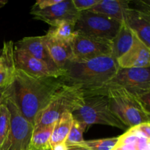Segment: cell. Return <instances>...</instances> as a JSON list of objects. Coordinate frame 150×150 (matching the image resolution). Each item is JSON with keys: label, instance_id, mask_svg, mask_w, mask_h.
<instances>
[{"label": "cell", "instance_id": "9a60e30c", "mask_svg": "<svg viewBox=\"0 0 150 150\" xmlns=\"http://www.w3.org/2000/svg\"><path fill=\"white\" fill-rule=\"evenodd\" d=\"M44 37L53 62L59 70H63L66 64L73 59V51L70 43L59 40L47 34Z\"/></svg>", "mask_w": 150, "mask_h": 150}, {"label": "cell", "instance_id": "8992f818", "mask_svg": "<svg viewBox=\"0 0 150 150\" xmlns=\"http://www.w3.org/2000/svg\"><path fill=\"white\" fill-rule=\"evenodd\" d=\"M2 101L10 113V129L0 150H31L34 125L22 114L7 86L3 92Z\"/></svg>", "mask_w": 150, "mask_h": 150}, {"label": "cell", "instance_id": "6da1fadb", "mask_svg": "<svg viewBox=\"0 0 150 150\" xmlns=\"http://www.w3.org/2000/svg\"><path fill=\"white\" fill-rule=\"evenodd\" d=\"M64 84L62 76L36 77L16 68L13 82L7 87L22 114L34 125L38 114Z\"/></svg>", "mask_w": 150, "mask_h": 150}, {"label": "cell", "instance_id": "e0dca14e", "mask_svg": "<svg viewBox=\"0 0 150 150\" xmlns=\"http://www.w3.org/2000/svg\"><path fill=\"white\" fill-rule=\"evenodd\" d=\"M134 38L135 34L133 31L125 22H122L117 35L111 41V57L117 61V59L126 54L131 48Z\"/></svg>", "mask_w": 150, "mask_h": 150}, {"label": "cell", "instance_id": "d6a6232c", "mask_svg": "<svg viewBox=\"0 0 150 150\" xmlns=\"http://www.w3.org/2000/svg\"><path fill=\"white\" fill-rule=\"evenodd\" d=\"M4 89H0V105H1V102H2L3 98V92H4Z\"/></svg>", "mask_w": 150, "mask_h": 150}, {"label": "cell", "instance_id": "ac0fdd59", "mask_svg": "<svg viewBox=\"0 0 150 150\" xmlns=\"http://www.w3.org/2000/svg\"><path fill=\"white\" fill-rule=\"evenodd\" d=\"M73 117L70 113H65L56 122L50 141L51 148L54 145L65 142L73 125Z\"/></svg>", "mask_w": 150, "mask_h": 150}, {"label": "cell", "instance_id": "5b68a950", "mask_svg": "<svg viewBox=\"0 0 150 150\" xmlns=\"http://www.w3.org/2000/svg\"><path fill=\"white\" fill-rule=\"evenodd\" d=\"M85 90L80 86L64 84L47 106L37 116L34 130L54 124L65 113H72L83 104Z\"/></svg>", "mask_w": 150, "mask_h": 150}, {"label": "cell", "instance_id": "4316f807", "mask_svg": "<svg viewBox=\"0 0 150 150\" xmlns=\"http://www.w3.org/2000/svg\"><path fill=\"white\" fill-rule=\"evenodd\" d=\"M133 3L136 7L135 9L150 14V0H137Z\"/></svg>", "mask_w": 150, "mask_h": 150}, {"label": "cell", "instance_id": "7a4b0ae2", "mask_svg": "<svg viewBox=\"0 0 150 150\" xmlns=\"http://www.w3.org/2000/svg\"><path fill=\"white\" fill-rule=\"evenodd\" d=\"M119 68L117 61L111 56L87 61H70L64 66V74L62 77L65 84L80 86L85 91H95L110 81Z\"/></svg>", "mask_w": 150, "mask_h": 150}, {"label": "cell", "instance_id": "277c9868", "mask_svg": "<svg viewBox=\"0 0 150 150\" xmlns=\"http://www.w3.org/2000/svg\"><path fill=\"white\" fill-rule=\"evenodd\" d=\"M95 91L106 94L112 112L128 129L144 123H150V117L138 98L125 88L118 86H104Z\"/></svg>", "mask_w": 150, "mask_h": 150}, {"label": "cell", "instance_id": "4dcf8cb0", "mask_svg": "<svg viewBox=\"0 0 150 150\" xmlns=\"http://www.w3.org/2000/svg\"><path fill=\"white\" fill-rule=\"evenodd\" d=\"M69 150H90L86 146H83L81 144L78 145H73V146H68Z\"/></svg>", "mask_w": 150, "mask_h": 150}, {"label": "cell", "instance_id": "1f68e13d", "mask_svg": "<svg viewBox=\"0 0 150 150\" xmlns=\"http://www.w3.org/2000/svg\"><path fill=\"white\" fill-rule=\"evenodd\" d=\"M7 2H8V1H7V0H0V8L4 7Z\"/></svg>", "mask_w": 150, "mask_h": 150}, {"label": "cell", "instance_id": "52a82bcc", "mask_svg": "<svg viewBox=\"0 0 150 150\" xmlns=\"http://www.w3.org/2000/svg\"><path fill=\"white\" fill-rule=\"evenodd\" d=\"M120 22L100 13L86 10L79 13L75 30L112 41L121 26Z\"/></svg>", "mask_w": 150, "mask_h": 150}, {"label": "cell", "instance_id": "2e32d148", "mask_svg": "<svg viewBox=\"0 0 150 150\" xmlns=\"http://www.w3.org/2000/svg\"><path fill=\"white\" fill-rule=\"evenodd\" d=\"M130 3L128 0H100L98 4L89 10L122 23L125 21L126 11L130 7Z\"/></svg>", "mask_w": 150, "mask_h": 150}, {"label": "cell", "instance_id": "7c38bea8", "mask_svg": "<svg viewBox=\"0 0 150 150\" xmlns=\"http://www.w3.org/2000/svg\"><path fill=\"white\" fill-rule=\"evenodd\" d=\"M120 68H139L150 67V49L135 35L131 48L117 59Z\"/></svg>", "mask_w": 150, "mask_h": 150}, {"label": "cell", "instance_id": "f1b7e54d", "mask_svg": "<svg viewBox=\"0 0 150 150\" xmlns=\"http://www.w3.org/2000/svg\"><path fill=\"white\" fill-rule=\"evenodd\" d=\"M133 128L146 139H150V123H144Z\"/></svg>", "mask_w": 150, "mask_h": 150}, {"label": "cell", "instance_id": "cb8c5ba5", "mask_svg": "<svg viewBox=\"0 0 150 150\" xmlns=\"http://www.w3.org/2000/svg\"><path fill=\"white\" fill-rule=\"evenodd\" d=\"M14 56L10 59L7 66L0 71V89H5L7 86L11 84L14 79L16 73Z\"/></svg>", "mask_w": 150, "mask_h": 150}, {"label": "cell", "instance_id": "ffe728a7", "mask_svg": "<svg viewBox=\"0 0 150 150\" xmlns=\"http://www.w3.org/2000/svg\"><path fill=\"white\" fill-rule=\"evenodd\" d=\"M75 24L74 22H61L55 26H51L46 34L59 40L70 43L77 33L75 30Z\"/></svg>", "mask_w": 150, "mask_h": 150}, {"label": "cell", "instance_id": "603a6c76", "mask_svg": "<svg viewBox=\"0 0 150 150\" xmlns=\"http://www.w3.org/2000/svg\"><path fill=\"white\" fill-rule=\"evenodd\" d=\"M119 140V137L107 138V139H95V140L84 141L83 146L90 150H113Z\"/></svg>", "mask_w": 150, "mask_h": 150}, {"label": "cell", "instance_id": "83f0119b", "mask_svg": "<svg viewBox=\"0 0 150 150\" xmlns=\"http://www.w3.org/2000/svg\"><path fill=\"white\" fill-rule=\"evenodd\" d=\"M60 1V0H38L33 5L32 8L45 9L54 5Z\"/></svg>", "mask_w": 150, "mask_h": 150}, {"label": "cell", "instance_id": "484cf974", "mask_svg": "<svg viewBox=\"0 0 150 150\" xmlns=\"http://www.w3.org/2000/svg\"><path fill=\"white\" fill-rule=\"evenodd\" d=\"M135 96L138 98L144 111L150 117V89L140 95H135Z\"/></svg>", "mask_w": 150, "mask_h": 150}, {"label": "cell", "instance_id": "44dd1931", "mask_svg": "<svg viewBox=\"0 0 150 150\" xmlns=\"http://www.w3.org/2000/svg\"><path fill=\"white\" fill-rule=\"evenodd\" d=\"M87 129V126L83 123L80 122L73 119V125L70 128L69 134L65 140V144L67 146L81 144L84 142L83 133Z\"/></svg>", "mask_w": 150, "mask_h": 150}, {"label": "cell", "instance_id": "30bf717a", "mask_svg": "<svg viewBox=\"0 0 150 150\" xmlns=\"http://www.w3.org/2000/svg\"><path fill=\"white\" fill-rule=\"evenodd\" d=\"M30 13L34 18L45 22L51 26L63 21L76 23L79 16L72 0H60L57 4L45 9L32 8Z\"/></svg>", "mask_w": 150, "mask_h": 150}, {"label": "cell", "instance_id": "ba28073f", "mask_svg": "<svg viewBox=\"0 0 150 150\" xmlns=\"http://www.w3.org/2000/svg\"><path fill=\"white\" fill-rule=\"evenodd\" d=\"M70 45L73 51L71 61H87L111 56L112 48L111 41L78 32Z\"/></svg>", "mask_w": 150, "mask_h": 150}, {"label": "cell", "instance_id": "d4e9b609", "mask_svg": "<svg viewBox=\"0 0 150 150\" xmlns=\"http://www.w3.org/2000/svg\"><path fill=\"white\" fill-rule=\"evenodd\" d=\"M75 8L78 12L86 11L93 8L100 0H72Z\"/></svg>", "mask_w": 150, "mask_h": 150}, {"label": "cell", "instance_id": "5bb4252c", "mask_svg": "<svg viewBox=\"0 0 150 150\" xmlns=\"http://www.w3.org/2000/svg\"><path fill=\"white\" fill-rule=\"evenodd\" d=\"M124 22L150 49V14L130 7L126 11Z\"/></svg>", "mask_w": 150, "mask_h": 150}, {"label": "cell", "instance_id": "3957f363", "mask_svg": "<svg viewBox=\"0 0 150 150\" xmlns=\"http://www.w3.org/2000/svg\"><path fill=\"white\" fill-rule=\"evenodd\" d=\"M74 120L83 123L88 127L92 125H103L128 130L112 112L108 97L99 91H85L83 104L72 113Z\"/></svg>", "mask_w": 150, "mask_h": 150}, {"label": "cell", "instance_id": "4fadbf2b", "mask_svg": "<svg viewBox=\"0 0 150 150\" xmlns=\"http://www.w3.org/2000/svg\"><path fill=\"white\" fill-rule=\"evenodd\" d=\"M14 48L26 51L29 55L46 63L54 70L59 71L64 70H59L53 62L47 48L44 35L23 38L14 44Z\"/></svg>", "mask_w": 150, "mask_h": 150}, {"label": "cell", "instance_id": "836d02e7", "mask_svg": "<svg viewBox=\"0 0 150 150\" xmlns=\"http://www.w3.org/2000/svg\"><path fill=\"white\" fill-rule=\"evenodd\" d=\"M48 150H51V149H48Z\"/></svg>", "mask_w": 150, "mask_h": 150}, {"label": "cell", "instance_id": "7402d4cb", "mask_svg": "<svg viewBox=\"0 0 150 150\" xmlns=\"http://www.w3.org/2000/svg\"><path fill=\"white\" fill-rule=\"evenodd\" d=\"M10 129V113L4 102L0 105V149L5 142Z\"/></svg>", "mask_w": 150, "mask_h": 150}, {"label": "cell", "instance_id": "f546056e", "mask_svg": "<svg viewBox=\"0 0 150 150\" xmlns=\"http://www.w3.org/2000/svg\"><path fill=\"white\" fill-rule=\"evenodd\" d=\"M51 150H69L68 146L65 144V142L64 143H60L58 144H56L54 146H51Z\"/></svg>", "mask_w": 150, "mask_h": 150}, {"label": "cell", "instance_id": "d6986e66", "mask_svg": "<svg viewBox=\"0 0 150 150\" xmlns=\"http://www.w3.org/2000/svg\"><path fill=\"white\" fill-rule=\"evenodd\" d=\"M54 125L55 123L34 130L31 142V150L51 149L50 141Z\"/></svg>", "mask_w": 150, "mask_h": 150}, {"label": "cell", "instance_id": "8fae6325", "mask_svg": "<svg viewBox=\"0 0 150 150\" xmlns=\"http://www.w3.org/2000/svg\"><path fill=\"white\" fill-rule=\"evenodd\" d=\"M14 60L16 68L36 77L58 78L64 74V70H54L46 63L29 55L26 51L15 48Z\"/></svg>", "mask_w": 150, "mask_h": 150}, {"label": "cell", "instance_id": "9c48e42d", "mask_svg": "<svg viewBox=\"0 0 150 150\" xmlns=\"http://www.w3.org/2000/svg\"><path fill=\"white\" fill-rule=\"evenodd\" d=\"M105 86L125 88L134 95L150 89V67L139 68H119L117 74Z\"/></svg>", "mask_w": 150, "mask_h": 150}]
</instances>
